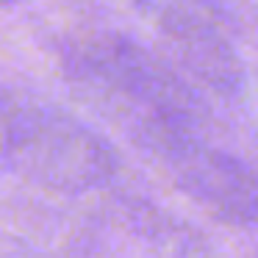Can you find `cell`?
Here are the masks:
<instances>
[{
    "label": "cell",
    "mask_w": 258,
    "mask_h": 258,
    "mask_svg": "<svg viewBox=\"0 0 258 258\" xmlns=\"http://www.w3.org/2000/svg\"><path fill=\"white\" fill-rule=\"evenodd\" d=\"M0 158L50 189H95L117 172L114 150L78 119L0 92Z\"/></svg>",
    "instance_id": "6da1fadb"
},
{
    "label": "cell",
    "mask_w": 258,
    "mask_h": 258,
    "mask_svg": "<svg viewBox=\"0 0 258 258\" xmlns=\"http://www.w3.org/2000/svg\"><path fill=\"white\" fill-rule=\"evenodd\" d=\"M84 70L106 95L119 100L136 136L161 128L197 131L206 122V100L169 64L122 36H106L84 50Z\"/></svg>",
    "instance_id": "7a4b0ae2"
},
{
    "label": "cell",
    "mask_w": 258,
    "mask_h": 258,
    "mask_svg": "<svg viewBox=\"0 0 258 258\" xmlns=\"http://www.w3.org/2000/svg\"><path fill=\"white\" fill-rule=\"evenodd\" d=\"M186 197L230 228L258 225V167L203 142L197 131L161 128L136 136Z\"/></svg>",
    "instance_id": "3957f363"
},
{
    "label": "cell",
    "mask_w": 258,
    "mask_h": 258,
    "mask_svg": "<svg viewBox=\"0 0 258 258\" xmlns=\"http://www.w3.org/2000/svg\"><path fill=\"white\" fill-rule=\"evenodd\" d=\"M156 20L191 78L214 95L233 100L244 92V64L233 42L197 0H139Z\"/></svg>",
    "instance_id": "277c9868"
},
{
    "label": "cell",
    "mask_w": 258,
    "mask_h": 258,
    "mask_svg": "<svg viewBox=\"0 0 258 258\" xmlns=\"http://www.w3.org/2000/svg\"><path fill=\"white\" fill-rule=\"evenodd\" d=\"M136 228L156 258H217L214 244L195 225L156 206H142Z\"/></svg>",
    "instance_id": "5b68a950"
},
{
    "label": "cell",
    "mask_w": 258,
    "mask_h": 258,
    "mask_svg": "<svg viewBox=\"0 0 258 258\" xmlns=\"http://www.w3.org/2000/svg\"><path fill=\"white\" fill-rule=\"evenodd\" d=\"M6 3H14V0H0V6H6Z\"/></svg>",
    "instance_id": "8992f818"
}]
</instances>
